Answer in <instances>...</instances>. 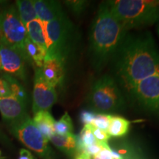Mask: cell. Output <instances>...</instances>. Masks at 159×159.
Here are the masks:
<instances>
[{
    "instance_id": "1",
    "label": "cell",
    "mask_w": 159,
    "mask_h": 159,
    "mask_svg": "<svg viewBox=\"0 0 159 159\" xmlns=\"http://www.w3.org/2000/svg\"><path fill=\"white\" fill-rule=\"evenodd\" d=\"M111 62L116 82L128 91L139 81L159 75V51L148 32L127 33Z\"/></svg>"
},
{
    "instance_id": "2",
    "label": "cell",
    "mask_w": 159,
    "mask_h": 159,
    "mask_svg": "<svg viewBox=\"0 0 159 159\" xmlns=\"http://www.w3.org/2000/svg\"><path fill=\"white\" fill-rule=\"evenodd\" d=\"M127 33L106 2L101 4L89 33V57L95 71H101L111 62Z\"/></svg>"
},
{
    "instance_id": "3",
    "label": "cell",
    "mask_w": 159,
    "mask_h": 159,
    "mask_svg": "<svg viewBox=\"0 0 159 159\" xmlns=\"http://www.w3.org/2000/svg\"><path fill=\"white\" fill-rule=\"evenodd\" d=\"M106 3L113 15L128 31L151 25L159 19V1L118 0Z\"/></svg>"
},
{
    "instance_id": "4",
    "label": "cell",
    "mask_w": 159,
    "mask_h": 159,
    "mask_svg": "<svg viewBox=\"0 0 159 159\" xmlns=\"http://www.w3.org/2000/svg\"><path fill=\"white\" fill-rule=\"evenodd\" d=\"M87 103L94 111L110 114L124 110L126 102L116 80L105 75L91 85L87 95Z\"/></svg>"
},
{
    "instance_id": "5",
    "label": "cell",
    "mask_w": 159,
    "mask_h": 159,
    "mask_svg": "<svg viewBox=\"0 0 159 159\" xmlns=\"http://www.w3.org/2000/svg\"><path fill=\"white\" fill-rule=\"evenodd\" d=\"M47 49L45 57H55L66 63L75 44V32L66 16L45 24Z\"/></svg>"
},
{
    "instance_id": "6",
    "label": "cell",
    "mask_w": 159,
    "mask_h": 159,
    "mask_svg": "<svg viewBox=\"0 0 159 159\" xmlns=\"http://www.w3.org/2000/svg\"><path fill=\"white\" fill-rule=\"evenodd\" d=\"M27 38V30L15 6L0 11V44L18 51L27 61L25 50Z\"/></svg>"
},
{
    "instance_id": "7",
    "label": "cell",
    "mask_w": 159,
    "mask_h": 159,
    "mask_svg": "<svg viewBox=\"0 0 159 159\" xmlns=\"http://www.w3.org/2000/svg\"><path fill=\"white\" fill-rule=\"evenodd\" d=\"M10 129L11 134L27 148L41 158H49L51 152L49 141L40 132L30 117L27 116L21 122L11 125Z\"/></svg>"
},
{
    "instance_id": "8",
    "label": "cell",
    "mask_w": 159,
    "mask_h": 159,
    "mask_svg": "<svg viewBox=\"0 0 159 159\" xmlns=\"http://www.w3.org/2000/svg\"><path fill=\"white\" fill-rule=\"evenodd\" d=\"M128 92L142 108L150 111L159 110V75L139 81Z\"/></svg>"
},
{
    "instance_id": "9",
    "label": "cell",
    "mask_w": 159,
    "mask_h": 159,
    "mask_svg": "<svg viewBox=\"0 0 159 159\" xmlns=\"http://www.w3.org/2000/svg\"><path fill=\"white\" fill-rule=\"evenodd\" d=\"M57 96L55 87L46 80L41 68L35 71L34 87L33 92V111H49L57 102Z\"/></svg>"
},
{
    "instance_id": "10",
    "label": "cell",
    "mask_w": 159,
    "mask_h": 159,
    "mask_svg": "<svg viewBox=\"0 0 159 159\" xmlns=\"http://www.w3.org/2000/svg\"><path fill=\"white\" fill-rule=\"evenodd\" d=\"M0 57L2 70L15 78L26 80V61L19 52L0 44Z\"/></svg>"
},
{
    "instance_id": "11",
    "label": "cell",
    "mask_w": 159,
    "mask_h": 159,
    "mask_svg": "<svg viewBox=\"0 0 159 159\" xmlns=\"http://www.w3.org/2000/svg\"><path fill=\"white\" fill-rule=\"evenodd\" d=\"M0 113L3 121L9 127L29 116L26 105L13 96L0 97Z\"/></svg>"
},
{
    "instance_id": "12",
    "label": "cell",
    "mask_w": 159,
    "mask_h": 159,
    "mask_svg": "<svg viewBox=\"0 0 159 159\" xmlns=\"http://www.w3.org/2000/svg\"><path fill=\"white\" fill-rule=\"evenodd\" d=\"M64 61L55 57H45L41 72L46 80L53 87L61 85L64 80Z\"/></svg>"
},
{
    "instance_id": "13",
    "label": "cell",
    "mask_w": 159,
    "mask_h": 159,
    "mask_svg": "<svg viewBox=\"0 0 159 159\" xmlns=\"http://www.w3.org/2000/svg\"><path fill=\"white\" fill-rule=\"evenodd\" d=\"M33 2L38 19L43 24L50 22L65 15L59 2L51 0H35Z\"/></svg>"
},
{
    "instance_id": "14",
    "label": "cell",
    "mask_w": 159,
    "mask_h": 159,
    "mask_svg": "<svg viewBox=\"0 0 159 159\" xmlns=\"http://www.w3.org/2000/svg\"><path fill=\"white\" fill-rule=\"evenodd\" d=\"M49 141L57 149L69 156H75L78 152V136L73 134L64 136L54 134Z\"/></svg>"
},
{
    "instance_id": "15",
    "label": "cell",
    "mask_w": 159,
    "mask_h": 159,
    "mask_svg": "<svg viewBox=\"0 0 159 159\" xmlns=\"http://www.w3.org/2000/svg\"><path fill=\"white\" fill-rule=\"evenodd\" d=\"M27 30V37L47 52V41L46 35L45 24H43L39 19H34L25 26Z\"/></svg>"
},
{
    "instance_id": "16",
    "label": "cell",
    "mask_w": 159,
    "mask_h": 159,
    "mask_svg": "<svg viewBox=\"0 0 159 159\" xmlns=\"http://www.w3.org/2000/svg\"><path fill=\"white\" fill-rule=\"evenodd\" d=\"M40 132L47 140L55 134V119L49 111H39L35 113L33 119Z\"/></svg>"
},
{
    "instance_id": "17",
    "label": "cell",
    "mask_w": 159,
    "mask_h": 159,
    "mask_svg": "<svg viewBox=\"0 0 159 159\" xmlns=\"http://www.w3.org/2000/svg\"><path fill=\"white\" fill-rule=\"evenodd\" d=\"M25 50L27 61L33 63L36 66L37 68H41L47 53L45 49L36 43H33L27 37L25 42Z\"/></svg>"
},
{
    "instance_id": "18",
    "label": "cell",
    "mask_w": 159,
    "mask_h": 159,
    "mask_svg": "<svg viewBox=\"0 0 159 159\" xmlns=\"http://www.w3.org/2000/svg\"><path fill=\"white\" fill-rule=\"evenodd\" d=\"M16 4L17 6V11L20 19L24 25L26 26L27 24L30 22L31 21L38 19L33 1L31 0H18L16 2Z\"/></svg>"
},
{
    "instance_id": "19",
    "label": "cell",
    "mask_w": 159,
    "mask_h": 159,
    "mask_svg": "<svg viewBox=\"0 0 159 159\" xmlns=\"http://www.w3.org/2000/svg\"><path fill=\"white\" fill-rule=\"evenodd\" d=\"M130 121L119 116H112L108 134L110 136L122 137L128 133L130 129Z\"/></svg>"
},
{
    "instance_id": "20",
    "label": "cell",
    "mask_w": 159,
    "mask_h": 159,
    "mask_svg": "<svg viewBox=\"0 0 159 159\" xmlns=\"http://www.w3.org/2000/svg\"><path fill=\"white\" fill-rule=\"evenodd\" d=\"M2 78L5 80L8 84L12 96L15 97L16 99H19L24 104L27 105V99H28L27 94L22 85L18 81V80L7 74L3 75Z\"/></svg>"
},
{
    "instance_id": "21",
    "label": "cell",
    "mask_w": 159,
    "mask_h": 159,
    "mask_svg": "<svg viewBox=\"0 0 159 159\" xmlns=\"http://www.w3.org/2000/svg\"><path fill=\"white\" fill-rule=\"evenodd\" d=\"M55 134L58 135H68L72 134L73 124L70 116L65 112L58 121L55 122Z\"/></svg>"
},
{
    "instance_id": "22",
    "label": "cell",
    "mask_w": 159,
    "mask_h": 159,
    "mask_svg": "<svg viewBox=\"0 0 159 159\" xmlns=\"http://www.w3.org/2000/svg\"><path fill=\"white\" fill-rule=\"evenodd\" d=\"M111 117L112 115L106 114H96V116L93 119L91 123V125L95 128L101 129L105 131H108V129L110 125Z\"/></svg>"
},
{
    "instance_id": "23",
    "label": "cell",
    "mask_w": 159,
    "mask_h": 159,
    "mask_svg": "<svg viewBox=\"0 0 159 159\" xmlns=\"http://www.w3.org/2000/svg\"><path fill=\"white\" fill-rule=\"evenodd\" d=\"M65 4L75 15L80 16L85 11L89 5V2L83 1V0H76V1L73 0V1H66Z\"/></svg>"
},
{
    "instance_id": "24",
    "label": "cell",
    "mask_w": 159,
    "mask_h": 159,
    "mask_svg": "<svg viewBox=\"0 0 159 159\" xmlns=\"http://www.w3.org/2000/svg\"><path fill=\"white\" fill-rule=\"evenodd\" d=\"M91 128L93 134H94L95 139H97V142L103 143V144H108V141L110 139L111 136L108 134L107 131L95 128V127L92 126V125H91Z\"/></svg>"
},
{
    "instance_id": "25",
    "label": "cell",
    "mask_w": 159,
    "mask_h": 159,
    "mask_svg": "<svg viewBox=\"0 0 159 159\" xmlns=\"http://www.w3.org/2000/svg\"><path fill=\"white\" fill-rule=\"evenodd\" d=\"M96 116V114L90 111H83L80 114V118L81 122L84 123L85 125H91V122L94 117Z\"/></svg>"
},
{
    "instance_id": "26",
    "label": "cell",
    "mask_w": 159,
    "mask_h": 159,
    "mask_svg": "<svg viewBox=\"0 0 159 159\" xmlns=\"http://www.w3.org/2000/svg\"><path fill=\"white\" fill-rule=\"evenodd\" d=\"M11 92L10 90L9 85L5 80L0 78V97H11Z\"/></svg>"
},
{
    "instance_id": "27",
    "label": "cell",
    "mask_w": 159,
    "mask_h": 159,
    "mask_svg": "<svg viewBox=\"0 0 159 159\" xmlns=\"http://www.w3.org/2000/svg\"><path fill=\"white\" fill-rule=\"evenodd\" d=\"M93 159H114L111 153V148L105 149L99 152L96 156H93Z\"/></svg>"
},
{
    "instance_id": "28",
    "label": "cell",
    "mask_w": 159,
    "mask_h": 159,
    "mask_svg": "<svg viewBox=\"0 0 159 159\" xmlns=\"http://www.w3.org/2000/svg\"><path fill=\"white\" fill-rule=\"evenodd\" d=\"M18 159H34V157L29 150L26 149H21Z\"/></svg>"
},
{
    "instance_id": "29",
    "label": "cell",
    "mask_w": 159,
    "mask_h": 159,
    "mask_svg": "<svg viewBox=\"0 0 159 159\" xmlns=\"http://www.w3.org/2000/svg\"><path fill=\"white\" fill-rule=\"evenodd\" d=\"M75 159H91V156L86 152H80L75 155Z\"/></svg>"
},
{
    "instance_id": "30",
    "label": "cell",
    "mask_w": 159,
    "mask_h": 159,
    "mask_svg": "<svg viewBox=\"0 0 159 159\" xmlns=\"http://www.w3.org/2000/svg\"><path fill=\"white\" fill-rule=\"evenodd\" d=\"M111 153L114 159H124V157L121 155L120 152H117V151L114 150H112V149H111Z\"/></svg>"
},
{
    "instance_id": "31",
    "label": "cell",
    "mask_w": 159,
    "mask_h": 159,
    "mask_svg": "<svg viewBox=\"0 0 159 159\" xmlns=\"http://www.w3.org/2000/svg\"><path fill=\"white\" fill-rule=\"evenodd\" d=\"M0 70H2V61H1V57H0Z\"/></svg>"
},
{
    "instance_id": "32",
    "label": "cell",
    "mask_w": 159,
    "mask_h": 159,
    "mask_svg": "<svg viewBox=\"0 0 159 159\" xmlns=\"http://www.w3.org/2000/svg\"><path fill=\"white\" fill-rule=\"evenodd\" d=\"M2 152H1V151H0V159H2Z\"/></svg>"
},
{
    "instance_id": "33",
    "label": "cell",
    "mask_w": 159,
    "mask_h": 159,
    "mask_svg": "<svg viewBox=\"0 0 159 159\" xmlns=\"http://www.w3.org/2000/svg\"><path fill=\"white\" fill-rule=\"evenodd\" d=\"M158 35H159V25H158Z\"/></svg>"
}]
</instances>
